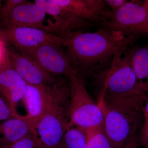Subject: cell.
Segmentation results:
<instances>
[{
    "label": "cell",
    "instance_id": "obj_19",
    "mask_svg": "<svg viewBox=\"0 0 148 148\" xmlns=\"http://www.w3.org/2000/svg\"><path fill=\"white\" fill-rule=\"evenodd\" d=\"M18 114L13 112L8 101L0 91V122L15 116Z\"/></svg>",
    "mask_w": 148,
    "mask_h": 148
},
{
    "label": "cell",
    "instance_id": "obj_4",
    "mask_svg": "<svg viewBox=\"0 0 148 148\" xmlns=\"http://www.w3.org/2000/svg\"><path fill=\"white\" fill-rule=\"evenodd\" d=\"M22 100L27 112L24 116L34 122L56 107L69 104V83L62 80L52 85L27 84Z\"/></svg>",
    "mask_w": 148,
    "mask_h": 148
},
{
    "label": "cell",
    "instance_id": "obj_31",
    "mask_svg": "<svg viewBox=\"0 0 148 148\" xmlns=\"http://www.w3.org/2000/svg\"></svg>",
    "mask_w": 148,
    "mask_h": 148
},
{
    "label": "cell",
    "instance_id": "obj_3",
    "mask_svg": "<svg viewBox=\"0 0 148 148\" xmlns=\"http://www.w3.org/2000/svg\"><path fill=\"white\" fill-rule=\"evenodd\" d=\"M70 86L69 121L68 127H77L84 131L103 125V110L92 100L83 78L74 69L68 76Z\"/></svg>",
    "mask_w": 148,
    "mask_h": 148
},
{
    "label": "cell",
    "instance_id": "obj_9",
    "mask_svg": "<svg viewBox=\"0 0 148 148\" xmlns=\"http://www.w3.org/2000/svg\"><path fill=\"white\" fill-rule=\"evenodd\" d=\"M0 40L6 46L12 45L18 52L32 49L47 43L62 45V39L37 28L11 27L0 28Z\"/></svg>",
    "mask_w": 148,
    "mask_h": 148
},
{
    "label": "cell",
    "instance_id": "obj_26",
    "mask_svg": "<svg viewBox=\"0 0 148 148\" xmlns=\"http://www.w3.org/2000/svg\"><path fill=\"white\" fill-rule=\"evenodd\" d=\"M6 50V46L0 40V57H2L3 56Z\"/></svg>",
    "mask_w": 148,
    "mask_h": 148
},
{
    "label": "cell",
    "instance_id": "obj_13",
    "mask_svg": "<svg viewBox=\"0 0 148 148\" xmlns=\"http://www.w3.org/2000/svg\"><path fill=\"white\" fill-rule=\"evenodd\" d=\"M46 14L40 6L27 1L18 6L8 16L0 21V28L32 27L45 31L44 22Z\"/></svg>",
    "mask_w": 148,
    "mask_h": 148
},
{
    "label": "cell",
    "instance_id": "obj_12",
    "mask_svg": "<svg viewBox=\"0 0 148 148\" xmlns=\"http://www.w3.org/2000/svg\"><path fill=\"white\" fill-rule=\"evenodd\" d=\"M27 83L13 69L11 64L7 48L2 59L0 74V91L8 101L14 114H17V103L24 97Z\"/></svg>",
    "mask_w": 148,
    "mask_h": 148
},
{
    "label": "cell",
    "instance_id": "obj_7",
    "mask_svg": "<svg viewBox=\"0 0 148 148\" xmlns=\"http://www.w3.org/2000/svg\"><path fill=\"white\" fill-rule=\"evenodd\" d=\"M98 103L103 110V129L111 148H122L130 138L136 133L141 114L125 113Z\"/></svg>",
    "mask_w": 148,
    "mask_h": 148
},
{
    "label": "cell",
    "instance_id": "obj_2",
    "mask_svg": "<svg viewBox=\"0 0 148 148\" xmlns=\"http://www.w3.org/2000/svg\"><path fill=\"white\" fill-rule=\"evenodd\" d=\"M114 57L98 103L129 114H141L148 95L141 89L126 53Z\"/></svg>",
    "mask_w": 148,
    "mask_h": 148
},
{
    "label": "cell",
    "instance_id": "obj_23",
    "mask_svg": "<svg viewBox=\"0 0 148 148\" xmlns=\"http://www.w3.org/2000/svg\"><path fill=\"white\" fill-rule=\"evenodd\" d=\"M127 0H106L104 1L106 5L110 11H115L128 2Z\"/></svg>",
    "mask_w": 148,
    "mask_h": 148
},
{
    "label": "cell",
    "instance_id": "obj_6",
    "mask_svg": "<svg viewBox=\"0 0 148 148\" xmlns=\"http://www.w3.org/2000/svg\"><path fill=\"white\" fill-rule=\"evenodd\" d=\"M69 104L58 106L34 122L33 134L37 148L58 147L68 127Z\"/></svg>",
    "mask_w": 148,
    "mask_h": 148
},
{
    "label": "cell",
    "instance_id": "obj_16",
    "mask_svg": "<svg viewBox=\"0 0 148 148\" xmlns=\"http://www.w3.org/2000/svg\"><path fill=\"white\" fill-rule=\"evenodd\" d=\"M141 89L148 93V46L126 53Z\"/></svg>",
    "mask_w": 148,
    "mask_h": 148
},
{
    "label": "cell",
    "instance_id": "obj_17",
    "mask_svg": "<svg viewBox=\"0 0 148 148\" xmlns=\"http://www.w3.org/2000/svg\"><path fill=\"white\" fill-rule=\"evenodd\" d=\"M61 145L64 148H86L87 142L85 134L78 127H68Z\"/></svg>",
    "mask_w": 148,
    "mask_h": 148
},
{
    "label": "cell",
    "instance_id": "obj_8",
    "mask_svg": "<svg viewBox=\"0 0 148 148\" xmlns=\"http://www.w3.org/2000/svg\"><path fill=\"white\" fill-rule=\"evenodd\" d=\"M34 3L53 17L45 25V32L62 38L72 32L91 27L92 22L61 7L54 0H36Z\"/></svg>",
    "mask_w": 148,
    "mask_h": 148
},
{
    "label": "cell",
    "instance_id": "obj_20",
    "mask_svg": "<svg viewBox=\"0 0 148 148\" xmlns=\"http://www.w3.org/2000/svg\"><path fill=\"white\" fill-rule=\"evenodd\" d=\"M27 1L26 0H8L5 1L0 12V21L8 16L18 6L26 3Z\"/></svg>",
    "mask_w": 148,
    "mask_h": 148
},
{
    "label": "cell",
    "instance_id": "obj_21",
    "mask_svg": "<svg viewBox=\"0 0 148 148\" xmlns=\"http://www.w3.org/2000/svg\"><path fill=\"white\" fill-rule=\"evenodd\" d=\"M9 148H36L37 142L33 134L21 138L12 144Z\"/></svg>",
    "mask_w": 148,
    "mask_h": 148
},
{
    "label": "cell",
    "instance_id": "obj_18",
    "mask_svg": "<svg viewBox=\"0 0 148 148\" xmlns=\"http://www.w3.org/2000/svg\"><path fill=\"white\" fill-rule=\"evenodd\" d=\"M85 134L87 142L86 148H111L106 137L103 126L86 130Z\"/></svg>",
    "mask_w": 148,
    "mask_h": 148
},
{
    "label": "cell",
    "instance_id": "obj_27",
    "mask_svg": "<svg viewBox=\"0 0 148 148\" xmlns=\"http://www.w3.org/2000/svg\"><path fill=\"white\" fill-rule=\"evenodd\" d=\"M143 5L146 10L147 14V20L148 24V0H145L143 2Z\"/></svg>",
    "mask_w": 148,
    "mask_h": 148
},
{
    "label": "cell",
    "instance_id": "obj_25",
    "mask_svg": "<svg viewBox=\"0 0 148 148\" xmlns=\"http://www.w3.org/2000/svg\"><path fill=\"white\" fill-rule=\"evenodd\" d=\"M142 111L144 116L148 117V96L143 104Z\"/></svg>",
    "mask_w": 148,
    "mask_h": 148
},
{
    "label": "cell",
    "instance_id": "obj_30",
    "mask_svg": "<svg viewBox=\"0 0 148 148\" xmlns=\"http://www.w3.org/2000/svg\"><path fill=\"white\" fill-rule=\"evenodd\" d=\"M64 148L63 147H62V146H60V147H55V148Z\"/></svg>",
    "mask_w": 148,
    "mask_h": 148
},
{
    "label": "cell",
    "instance_id": "obj_29",
    "mask_svg": "<svg viewBox=\"0 0 148 148\" xmlns=\"http://www.w3.org/2000/svg\"><path fill=\"white\" fill-rule=\"evenodd\" d=\"M2 6L3 5L2 4V1H0V12H1V10Z\"/></svg>",
    "mask_w": 148,
    "mask_h": 148
},
{
    "label": "cell",
    "instance_id": "obj_5",
    "mask_svg": "<svg viewBox=\"0 0 148 148\" xmlns=\"http://www.w3.org/2000/svg\"><path fill=\"white\" fill-rule=\"evenodd\" d=\"M103 28L119 32L125 36L148 35L146 10L143 3L128 2L115 11H110L108 16L101 24Z\"/></svg>",
    "mask_w": 148,
    "mask_h": 148
},
{
    "label": "cell",
    "instance_id": "obj_10",
    "mask_svg": "<svg viewBox=\"0 0 148 148\" xmlns=\"http://www.w3.org/2000/svg\"><path fill=\"white\" fill-rule=\"evenodd\" d=\"M61 46L57 44L47 43L19 52L31 58L51 75L68 76L73 68L69 54L65 53Z\"/></svg>",
    "mask_w": 148,
    "mask_h": 148
},
{
    "label": "cell",
    "instance_id": "obj_24",
    "mask_svg": "<svg viewBox=\"0 0 148 148\" xmlns=\"http://www.w3.org/2000/svg\"><path fill=\"white\" fill-rule=\"evenodd\" d=\"M138 143V138L137 133H135L130 138L122 148H137Z\"/></svg>",
    "mask_w": 148,
    "mask_h": 148
},
{
    "label": "cell",
    "instance_id": "obj_15",
    "mask_svg": "<svg viewBox=\"0 0 148 148\" xmlns=\"http://www.w3.org/2000/svg\"><path fill=\"white\" fill-rule=\"evenodd\" d=\"M33 123L19 114L0 122V148H9L20 140L33 134Z\"/></svg>",
    "mask_w": 148,
    "mask_h": 148
},
{
    "label": "cell",
    "instance_id": "obj_22",
    "mask_svg": "<svg viewBox=\"0 0 148 148\" xmlns=\"http://www.w3.org/2000/svg\"><path fill=\"white\" fill-rule=\"evenodd\" d=\"M145 121L143 124L139 141L140 144L145 148H148V117L144 116Z\"/></svg>",
    "mask_w": 148,
    "mask_h": 148
},
{
    "label": "cell",
    "instance_id": "obj_28",
    "mask_svg": "<svg viewBox=\"0 0 148 148\" xmlns=\"http://www.w3.org/2000/svg\"><path fill=\"white\" fill-rule=\"evenodd\" d=\"M3 57V56L2 57H0V74H1V71Z\"/></svg>",
    "mask_w": 148,
    "mask_h": 148
},
{
    "label": "cell",
    "instance_id": "obj_11",
    "mask_svg": "<svg viewBox=\"0 0 148 148\" xmlns=\"http://www.w3.org/2000/svg\"><path fill=\"white\" fill-rule=\"evenodd\" d=\"M11 66L27 84L33 85H52L55 82L53 75L26 56L14 49L7 48Z\"/></svg>",
    "mask_w": 148,
    "mask_h": 148
},
{
    "label": "cell",
    "instance_id": "obj_1",
    "mask_svg": "<svg viewBox=\"0 0 148 148\" xmlns=\"http://www.w3.org/2000/svg\"><path fill=\"white\" fill-rule=\"evenodd\" d=\"M61 38L73 69L80 76L82 73L92 75L104 69L136 37L125 36L103 27L93 33L75 32Z\"/></svg>",
    "mask_w": 148,
    "mask_h": 148
},
{
    "label": "cell",
    "instance_id": "obj_14",
    "mask_svg": "<svg viewBox=\"0 0 148 148\" xmlns=\"http://www.w3.org/2000/svg\"><path fill=\"white\" fill-rule=\"evenodd\" d=\"M67 10L91 22L105 21L110 11L103 0H54Z\"/></svg>",
    "mask_w": 148,
    "mask_h": 148
},
{
    "label": "cell",
    "instance_id": "obj_32",
    "mask_svg": "<svg viewBox=\"0 0 148 148\" xmlns=\"http://www.w3.org/2000/svg\"></svg>",
    "mask_w": 148,
    "mask_h": 148
}]
</instances>
